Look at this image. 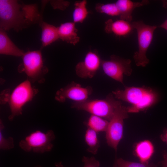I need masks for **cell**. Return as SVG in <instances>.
<instances>
[{
	"label": "cell",
	"mask_w": 167,
	"mask_h": 167,
	"mask_svg": "<svg viewBox=\"0 0 167 167\" xmlns=\"http://www.w3.org/2000/svg\"><path fill=\"white\" fill-rule=\"evenodd\" d=\"M17 1L0 0V28L4 30L11 28L19 30L26 26L29 21L32 22L37 17L36 7L31 5L24 6Z\"/></svg>",
	"instance_id": "6da1fadb"
},
{
	"label": "cell",
	"mask_w": 167,
	"mask_h": 167,
	"mask_svg": "<svg viewBox=\"0 0 167 167\" xmlns=\"http://www.w3.org/2000/svg\"><path fill=\"white\" fill-rule=\"evenodd\" d=\"M114 97L130 104L127 107L128 113H136L146 109L158 101V93L149 87H130L123 90L118 89L112 92Z\"/></svg>",
	"instance_id": "7a4b0ae2"
},
{
	"label": "cell",
	"mask_w": 167,
	"mask_h": 167,
	"mask_svg": "<svg viewBox=\"0 0 167 167\" xmlns=\"http://www.w3.org/2000/svg\"><path fill=\"white\" fill-rule=\"evenodd\" d=\"M112 93L103 99H88L81 102H74L72 108L83 110L109 121L116 108L122 105L119 100H117Z\"/></svg>",
	"instance_id": "3957f363"
},
{
	"label": "cell",
	"mask_w": 167,
	"mask_h": 167,
	"mask_svg": "<svg viewBox=\"0 0 167 167\" xmlns=\"http://www.w3.org/2000/svg\"><path fill=\"white\" fill-rule=\"evenodd\" d=\"M131 24L133 28L137 31L138 40V49L134 54V59L137 66L145 67L149 62L146 53L157 27L147 25L142 21L133 22Z\"/></svg>",
	"instance_id": "277c9868"
},
{
	"label": "cell",
	"mask_w": 167,
	"mask_h": 167,
	"mask_svg": "<svg viewBox=\"0 0 167 167\" xmlns=\"http://www.w3.org/2000/svg\"><path fill=\"white\" fill-rule=\"evenodd\" d=\"M55 138L52 130H49L45 132L36 130L21 140L19 145L25 152L43 153L52 150L53 147L52 142Z\"/></svg>",
	"instance_id": "5b68a950"
},
{
	"label": "cell",
	"mask_w": 167,
	"mask_h": 167,
	"mask_svg": "<svg viewBox=\"0 0 167 167\" xmlns=\"http://www.w3.org/2000/svg\"><path fill=\"white\" fill-rule=\"evenodd\" d=\"M36 91L29 80L23 82L15 88L7 101L11 112L10 120L22 114L23 107L32 99Z\"/></svg>",
	"instance_id": "8992f818"
},
{
	"label": "cell",
	"mask_w": 167,
	"mask_h": 167,
	"mask_svg": "<svg viewBox=\"0 0 167 167\" xmlns=\"http://www.w3.org/2000/svg\"><path fill=\"white\" fill-rule=\"evenodd\" d=\"M127 108L120 105L115 109L109 121L106 131V138L108 144L117 150L118 146L122 138L124 120L128 117Z\"/></svg>",
	"instance_id": "52a82bcc"
},
{
	"label": "cell",
	"mask_w": 167,
	"mask_h": 167,
	"mask_svg": "<svg viewBox=\"0 0 167 167\" xmlns=\"http://www.w3.org/2000/svg\"><path fill=\"white\" fill-rule=\"evenodd\" d=\"M131 62L129 59L113 55L109 60H102L101 67L106 75L124 84V75L130 76L132 72Z\"/></svg>",
	"instance_id": "ba28073f"
},
{
	"label": "cell",
	"mask_w": 167,
	"mask_h": 167,
	"mask_svg": "<svg viewBox=\"0 0 167 167\" xmlns=\"http://www.w3.org/2000/svg\"><path fill=\"white\" fill-rule=\"evenodd\" d=\"M23 70L33 82L41 81L47 72L44 65L41 53L40 50L28 51L22 56Z\"/></svg>",
	"instance_id": "9c48e42d"
},
{
	"label": "cell",
	"mask_w": 167,
	"mask_h": 167,
	"mask_svg": "<svg viewBox=\"0 0 167 167\" xmlns=\"http://www.w3.org/2000/svg\"><path fill=\"white\" fill-rule=\"evenodd\" d=\"M92 92V88L90 86L84 87L79 84L72 82L58 91L55 98L60 102H63L67 99L74 102H81L88 100Z\"/></svg>",
	"instance_id": "30bf717a"
},
{
	"label": "cell",
	"mask_w": 167,
	"mask_h": 167,
	"mask_svg": "<svg viewBox=\"0 0 167 167\" xmlns=\"http://www.w3.org/2000/svg\"><path fill=\"white\" fill-rule=\"evenodd\" d=\"M101 62L96 53L90 51L86 54L84 60L76 65V74L81 78H92L101 67Z\"/></svg>",
	"instance_id": "8fae6325"
},
{
	"label": "cell",
	"mask_w": 167,
	"mask_h": 167,
	"mask_svg": "<svg viewBox=\"0 0 167 167\" xmlns=\"http://www.w3.org/2000/svg\"><path fill=\"white\" fill-rule=\"evenodd\" d=\"M115 3L119 12L120 19L130 22L132 20V14L134 9L148 4L149 1L134 2L130 0H118Z\"/></svg>",
	"instance_id": "7c38bea8"
},
{
	"label": "cell",
	"mask_w": 167,
	"mask_h": 167,
	"mask_svg": "<svg viewBox=\"0 0 167 167\" xmlns=\"http://www.w3.org/2000/svg\"><path fill=\"white\" fill-rule=\"evenodd\" d=\"M57 28L59 39L74 45L79 41L80 38L78 35V30L74 22L62 24Z\"/></svg>",
	"instance_id": "4fadbf2b"
},
{
	"label": "cell",
	"mask_w": 167,
	"mask_h": 167,
	"mask_svg": "<svg viewBox=\"0 0 167 167\" xmlns=\"http://www.w3.org/2000/svg\"><path fill=\"white\" fill-rule=\"evenodd\" d=\"M105 30L106 32L113 33L119 36L127 35L133 28L131 23L122 19L115 21L110 19L105 22Z\"/></svg>",
	"instance_id": "5bb4252c"
},
{
	"label": "cell",
	"mask_w": 167,
	"mask_h": 167,
	"mask_svg": "<svg viewBox=\"0 0 167 167\" xmlns=\"http://www.w3.org/2000/svg\"><path fill=\"white\" fill-rule=\"evenodd\" d=\"M0 53L15 56H22L24 51L18 48L6 34L5 31L0 28Z\"/></svg>",
	"instance_id": "9a60e30c"
},
{
	"label": "cell",
	"mask_w": 167,
	"mask_h": 167,
	"mask_svg": "<svg viewBox=\"0 0 167 167\" xmlns=\"http://www.w3.org/2000/svg\"><path fill=\"white\" fill-rule=\"evenodd\" d=\"M41 41L42 46H46L59 39L57 27L45 22L41 24Z\"/></svg>",
	"instance_id": "2e32d148"
},
{
	"label": "cell",
	"mask_w": 167,
	"mask_h": 167,
	"mask_svg": "<svg viewBox=\"0 0 167 167\" xmlns=\"http://www.w3.org/2000/svg\"><path fill=\"white\" fill-rule=\"evenodd\" d=\"M154 148L152 143L149 140H144L138 143L135 147L136 154L140 162L148 163L152 156Z\"/></svg>",
	"instance_id": "e0dca14e"
},
{
	"label": "cell",
	"mask_w": 167,
	"mask_h": 167,
	"mask_svg": "<svg viewBox=\"0 0 167 167\" xmlns=\"http://www.w3.org/2000/svg\"><path fill=\"white\" fill-rule=\"evenodd\" d=\"M87 4V1L85 0L75 2L73 13V22L75 23H82L87 18L89 14Z\"/></svg>",
	"instance_id": "ac0fdd59"
},
{
	"label": "cell",
	"mask_w": 167,
	"mask_h": 167,
	"mask_svg": "<svg viewBox=\"0 0 167 167\" xmlns=\"http://www.w3.org/2000/svg\"><path fill=\"white\" fill-rule=\"evenodd\" d=\"M97 133L88 127L86 131L84 139L88 148V152L93 154H96L100 148V142L97 136Z\"/></svg>",
	"instance_id": "d6986e66"
},
{
	"label": "cell",
	"mask_w": 167,
	"mask_h": 167,
	"mask_svg": "<svg viewBox=\"0 0 167 167\" xmlns=\"http://www.w3.org/2000/svg\"><path fill=\"white\" fill-rule=\"evenodd\" d=\"M109 123L107 120L101 117L91 115L86 123L88 127L97 133L106 131Z\"/></svg>",
	"instance_id": "ffe728a7"
},
{
	"label": "cell",
	"mask_w": 167,
	"mask_h": 167,
	"mask_svg": "<svg viewBox=\"0 0 167 167\" xmlns=\"http://www.w3.org/2000/svg\"><path fill=\"white\" fill-rule=\"evenodd\" d=\"M95 9L98 12L105 14L111 16H119L120 13L115 3H97Z\"/></svg>",
	"instance_id": "44dd1931"
},
{
	"label": "cell",
	"mask_w": 167,
	"mask_h": 167,
	"mask_svg": "<svg viewBox=\"0 0 167 167\" xmlns=\"http://www.w3.org/2000/svg\"><path fill=\"white\" fill-rule=\"evenodd\" d=\"M4 126L1 121L0 123V149L2 150H8L13 148L14 146V139L11 137H5L2 131Z\"/></svg>",
	"instance_id": "7402d4cb"
},
{
	"label": "cell",
	"mask_w": 167,
	"mask_h": 167,
	"mask_svg": "<svg viewBox=\"0 0 167 167\" xmlns=\"http://www.w3.org/2000/svg\"><path fill=\"white\" fill-rule=\"evenodd\" d=\"M117 167H156L152 164L143 163L131 162L119 158L116 161Z\"/></svg>",
	"instance_id": "603a6c76"
},
{
	"label": "cell",
	"mask_w": 167,
	"mask_h": 167,
	"mask_svg": "<svg viewBox=\"0 0 167 167\" xmlns=\"http://www.w3.org/2000/svg\"><path fill=\"white\" fill-rule=\"evenodd\" d=\"M82 161L84 163V167H99L100 165L99 161L93 156L89 157L84 156Z\"/></svg>",
	"instance_id": "cb8c5ba5"
},
{
	"label": "cell",
	"mask_w": 167,
	"mask_h": 167,
	"mask_svg": "<svg viewBox=\"0 0 167 167\" xmlns=\"http://www.w3.org/2000/svg\"><path fill=\"white\" fill-rule=\"evenodd\" d=\"M162 163V167H167V153L166 152L163 154V160Z\"/></svg>",
	"instance_id": "d4e9b609"
},
{
	"label": "cell",
	"mask_w": 167,
	"mask_h": 167,
	"mask_svg": "<svg viewBox=\"0 0 167 167\" xmlns=\"http://www.w3.org/2000/svg\"><path fill=\"white\" fill-rule=\"evenodd\" d=\"M159 28H163L167 30V19H166L162 24L158 27Z\"/></svg>",
	"instance_id": "484cf974"
},
{
	"label": "cell",
	"mask_w": 167,
	"mask_h": 167,
	"mask_svg": "<svg viewBox=\"0 0 167 167\" xmlns=\"http://www.w3.org/2000/svg\"><path fill=\"white\" fill-rule=\"evenodd\" d=\"M55 165L56 167H65L61 162L56 163Z\"/></svg>",
	"instance_id": "4316f807"
},
{
	"label": "cell",
	"mask_w": 167,
	"mask_h": 167,
	"mask_svg": "<svg viewBox=\"0 0 167 167\" xmlns=\"http://www.w3.org/2000/svg\"><path fill=\"white\" fill-rule=\"evenodd\" d=\"M165 138H166V141H167V131L165 134Z\"/></svg>",
	"instance_id": "83f0119b"
},
{
	"label": "cell",
	"mask_w": 167,
	"mask_h": 167,
	"mask_svg": "<svg viewBox=\"0 0 167 167\" xmlns=\"http://www.w3.org/2000/svg\"><path fill=\"white\" fill-rule=\"evenodd\" d=\"M113 167H117V165H116V163H115V165H114V166Z\"/></svg>",
	"instance_id": "f1b7e54d"
}]
</instances>
